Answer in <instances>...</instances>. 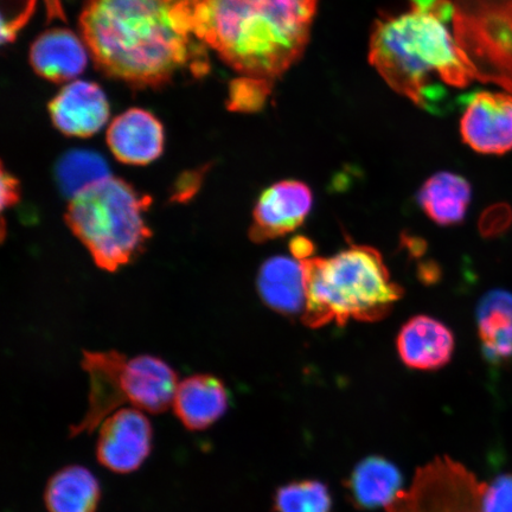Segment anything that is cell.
I'll list each match as a JSON object with an SVG mask.
<instances>
[{
  "instance_id": "obj_23",
  "label": "cell",
  "mask_w": 512,
  "mask_h": 512,
  "mask_svg": "<svg viewBox=\"0 0 512 512\" xmlns=\"http://www.w3.org/2000/svg\"><path fill=\"white\" fill-rule=\"evenodd\" d=\"M111 176L104 157L91 150L68 151L55 168L57 187L69 200Z\"/></svg>"
},
{
  "instance_id": "obj_27",
  "label": "cell",
  "mask_w": 512,
  "mask_h": 512,
  "mask_svg": "<svg viewBox=\"0 0 512 512\" xmlns=\"http://www.w3.org/2000/svg\"><path fill=\"white\" fill-rule=\"evenodd\" d=\"M483 504L484 512H512V475L499 476L486 484Z\"/></svg>"
},
{
  "instance_id": "obj_7",
  "label": "cell",
  "mask_w": 512,
  "mask_h": 512,
  "mask_svg": "<svg viewBox=\"0 0 512 512\" xmlns=\"http://www.w3.org/2000/svg\"><path fill=\"white\" fill-rule=\"evenodd\" d=\"M486 483L450 457L435 458L416 471L386 512H484Z\"/></svg>"
},
{
  "instance_id": "obj_30",
  "label": "cell",
  "mask_w": 512,
  "mask_h": 512,
  "mask_svg": "<svg viewBox=\"0 0 512 512\" xmlns=\"http://www.w3.org/2000/svg\"><path fill=\"white\" fill-rule=\"evenodd\" d=\"M290 251L294 259L304 261L315 256V243L306 236H296L290 242Z\"/></svg>"
},
{
  "instance_id": "obj_16",
  "label": "cell",
  "mask_w": 512,
  "mask_h": 512,
  "mask_svg": "<svg viewBox=\"0 0 512 512\" xmlns=\"http://www.w3.org/2000/svg\"><path fill=\"white\" fill-rule=\"evenodd\" d=\"M229 406L226 386L213 375L197 374L178 383L174 412L187 430L204 431L216 424Z\"/></svg>"
},
{
  "instance_id": "obj_19",
  "label": "cell",
  "mask_w": 512,
  "mask_h": 512,
  "mask_svg": "<svg viewBox=\"0 0 512 512\" xmlns=\"http://www.w3.org/2000/svg\"><path fill=\"white\" fill-rule=\"evenodd\" d=\"M400 470L382 457H368L358 464L347 483L351 502L358 509H386L403 491Z\"/></svg>"
},
{
  "instance_id": "obj_5",
  "label": "cell",
  "mask_w": 512,
  "mask_h": 512,
  "mask_svg": "<svg viewBox=\"0 0 512 512\" xmlns=\"http://www.w3.org/2000/svg\"><path fill=\"white\" fill-rule=\"evenodd\" d=\"M152 197L118 177H108L69 200L66 223L95 265L117 272L144 252L152 230L145 213Z\"/></svg>"
},
{
  "instance_id": "obj_18",
  "label": "cell",
  "mask_w": 512,
  "mask_h": 512,
  "mask_svg": "<svg viewBox=\"0 0 512 512\" xmlns=\"http://www.w3.org/2000/svg\"><path fill=\"white\" fill-rule=\"evenodd\" d=\"M87 60L80 38L67 29L44 32L30 50L32 68L42 78L54 82L76 78L85 70Z\"/></svg>"
},
{
  "instance_id": "obj_25",
  "label": "cell",
  "mask_w": 512,
  "mask_h": 512,
  "mask_svg": "<svg viewBox=\"0 0 512 512\" xmlns=\"http://www.w3.org/2000/svg\"><path fill=\"white\" fill-rule=\"evenodd\" d=\"M271 82L242 78L235 82L230 107L235 111H258L270 93Z\"/></svg>"
},
{
  "instance_id": "obj_32",
  "label": "cell",
  "mask_w": 512,
  "mask_h": 512,
  "mask_svg": "<svg viewBox=\"0 0 512 512\" xmlns=\"http://www.w3.org/2000/svg\"><path fill=\"white\" fill-rule=\"evenodd\" d=\"M44 3H46L47 14H48L49 19H53V18L64 19L61 0H44Z\"/></svg>"
},
{
  "instance_id": "obj_15",
  "label": "cell",
  "mask_w": 512,
  "mask_h": 512,
  "mask_svg": "<svg viewBox=\"0 0 512 512\" xmlns=\"http://www.w3.org/2000/svg\"><path fill=\"white\" fill-rule=\"evenodd\" d=\"M124 375L133 408L160 414L174 403L178 377L162 358L152 355L127 358Z\"/></svg>"
},
{
  "instance_id": "obj_6",
  "label": "cell",
  "mask_w": 512,
  "mask_h": 512,
  "mask_svg": "<svg viewBox=\"0 0 512 512\" xmlns=\"http://www.w3.org/2000/svg\"><path fill=\"white\" fill-rule=\"evenodd\" d=\"M452 27L475 80L512 94V0H454Z\"/></svg>"
},
{
  "instance_id": "obj_26",
  "label": "cell",
  "mask_w": 512,
  "mask_h": 512,
  "mask_svg": "<svg viewBox=\"0 0 512 512\" xmlns=\"http://www.w3.org/2000/svg\"><path fill=\"white\" fill-rule=\"evenodd\" d=\"M512 226V208L508 203H496L479 217L478 228L485 239L499 238Z\"/></svg>"
},
{
  "instance_id": "obj_8",
  "label": "cell",
  "mask_w": 512,
  "mask_h": 512,
  "mask_svg": "<svg viewBox=\"0 0 512 512\" xmlns=\"http://www.w3.org/2000/svg\"><path fill=\"white\" fill-rule=\"evenodd\" d=\"M152 426L138 408H120L100 425L96 458L106 469L126 475L137 471L152 450Z\"/></svg>"
},
{
  "instance_id": "obj_28",
  "label": "cell",
  "mask_w": 512,
  "mask_h": 512,
  "mask_svg": "<svg viewBox=\"0 0 512 512\" xmlns=\"http://www.w3.org/2000/svg\"><path fill=\"white\" fill-rule=\"evenodd\" d=\"M207 172L208 165L204 166L203 169L184 172L172 185L170 201L177 203L190 201L200 191Z\"/></svg>"
},
{
  "instance_id": "obj_9",
  "label": "cell",
  "mask_w": 512,
  "mask_h": 512,
  "mask_svg": "<svg viewBox=\"0 0 512 512\" xmlns=\"http://www.w3.org/2000/svg\"><path fill=\"white\" fill-rule=\"evenodd\" d=\"M127 357L119 351H83L82 368L89 377L88 409L70 427V437L92 433L108 416L130 403L124 369Z\"/></svg>"
},
{
  "instance_id": "obj_3",
  "label": "cell",
  "mask_w": 512,
  "mask_h": 512,
  "mask_svg": "<svg viewBox=\"0 0 512 512\" xmlns=\"http://www.w3.org/2000/svg\"><path fill=\"white\" fill-rule=\"evenodd\" d=\"M453 3L434 0L381 19L370 38L369 60L384 81L415 105L437 111L445 87L475 80L454 36Z\"/></svg>"
},
{
  "instance_id": "obj_14",
  "label": "cell",
  "mask_w": 512,
  "mask_h": 512,
  "mask_svg": "<svg viewBox=\"0 0 512 512\" xmlns=\"http://www.w3.org/2000/svg\"><path fill=\"white\" fill-rule=\"evenodd\" d=\"M396 347L408 368L431 371L444 368L452 360L456 339L439 320L415 316L402 326Z\"/></svg>"
},
{
  "instance_id": "obj_10",
  "label": "cell",
  "mask_w": 512,
  "mask_h": 512,
  "mask_svg": "<svg viewBox=\"0 0 512 512\" xmlns=\"http://www.w3.org/2000/svg\"><path fill=\"white\" fill-rule=\"evenodd\" d=\"M313 206L309 185L287 179L261 192L253 210L249 239L264 243L294 232L303 226Z\"/></svg>"
},
{
  "instance_id": "obj_29",
  "label": "cell",
  "mask_w": 512,
  "mask_h": 512,
  "mask_svg": "<svg viewBox=\"0 0 512 512\" xmlns=\"http://www.w3.org/2000/svg\"><path fill=\"white\" fill-rule=\"evenodd\" d=\"M21 201V182L10 172L2 169V210L15 207Z\"/></svg>"
},
{
  "instance_id": "obj_17",
  "label": "cell",
  "mask_w": 512,
  "mask_h": 512,
  "mask_svg": "<svg viewBox=\"0 0 512 512\" xmlns=\"http://www.w3.org/2000/svg\"><path fill=\"white\" fill-rule=\"evenodd\" d=\"M259 296L270 309L284 316L304 312L306 283L302 262L288 256H272L261 265L256 279Z\"/></svg>"
},
{
  "instance_id": "obj_24",
  "label": "cell",
  "mask_w": 512,
  "mask_h": 512,
  "mask_svg": "<svg viewBox=\"0 0 512 512\" xmlns=\"http://www.w3.org/2000/svg\"><path fill=\"white\" fill-rule=\"evenodd\" d=\"M328 486L319 480H299L281 486L274 497V512H331Z\"/></svg>"
},
{
  "instance_id": "obj_21",
  "label": "cell",
  "mask_w": 512,
  "mask_h": 512,
  "mask_svg": "<svg viewBox=\"0 0 512 512\" xmlns=\"http://www.w3.org/2000/svg\"><path fill=\"white\" fill-rule=\"evenodd\" d=\"M477 326L486 360L512 361V294L497 290L480 300Z\"/></svg>"
},
{
  "instance_id": "obj_11",
  "label": "cell",
  "mask_w": 512,
  "mask_h": 512,
  "mask_svg": "<svg viewBox=\"0 0 512 512\" xmlns=\"http://www.w3.org/2000/svg\"><path fill=\"white\" fill-rule=\"evenodd\" d=\"M465 105L460 134L466 145L482 155L512 151V94L479 92Z\"/></svg>"
},
{
  "instance_id": "obj_13",
  "label": "cell",
  "mask_w": 512,
  "mask_h": 512,
  "mask_svg": "<svg viewBox=\"0 0 512 512\" xmlns=\"http://www.w3.org/2000/svg\"><path fill=\"white\" fill-rule=\"evenodd\" d=\"M165 134L155 115L132 108L115 118L107 131V144L115 158L127 165L155 162L164 151Z\"/></svg>"
},
{
  "instance_id": "obj_20",
  "label": "cell",
  "mask_w": 512,
  "mask_h": 512,
  "mask_svg": "<svg viewBox=\"0 0 512 512\" xmlns=\"http://www.w3.org/2000/svg\"><path fill=\"white\" fill-rule=\"evenodd\" d=\"M471 197V185L464 177L452 172H438L422 185L418 202L433 222L451 227L465 220Z\"/></svg>"
},
{
  "instance_id": "obj_2",
  "label": "cell",
  "mask_w": 512,
  "mask_h": 512,
  "mask_svg": "<svg viewBox=\"0 0 512 512\" xmlns=\"http://www.w3.org/2000/svg\"><path fill=\"white\" fill-rule=\"evenodd\" d=\"M317 0H181L192 34L236 72L273 82L304 53Z\"/></svg>"
},
{
  "instance_id": "obj_22",
  "label": "cell",
  "mask_w": 512,
  "mask_h": 512,
  "mask_svg": "<svg viewBox=\"0 0 512 512\" xmlns=\"http://www.w3.org/2000/svg\"><path fill=\"white\" fill-rule=\"evenodd\" d=\"M100 498L98 479L80 465L63 467L49 479L44 492L48 512H95Z\"/></svg>"
},
{
  "instance_id": "obj_31",
  "label": "cell",
  "mask_w": 512,
  "mask_h": 512,
  "mask_svg": "<svg viewBox=\"0 0 512 512\" xmlns=\"http://www.w3.org/2000/svg\"><path fill=\"white\" fill-rule=\"evenodd\" d=\"M403 247H406L409 252L414 255H421L426 251V243L424 240L413 238V236H407L402 238Z\"/></svg>"
},
{
  "instance_id": "obj_4",
  "label": "cell",
  "mask_w": 512,
  "mask_h": 512,
  "mask_svg": "<svg viewBox=\"0 0 512 512\" xmlns=\"http://www.w3.org/2000/svg\"><path fill=\"white\" fill-rule=\"evenodd\" d=\"M302 262L306 283L304 323L310 328L350 319L379 322L403 296L382 255L368 246H350L331 258Z\"/></svg>"
},
{
  "instance_id": "obj_12",
  "label": "cell",
  "mask_w": 512,
  "mask_h": 512,
  "mask_svg": "<svg viewBox=\"0 0 512 512\" xmlns=\"http://www.w3.org/2000/svg\"><path fill=\"white\" fill-rule=\"evenodd\" d=\"M51 120L68 137L88 138L110 118V105L96 83L76 81L64 87L49 104Z\"/></svg>"
},
{
  "instance_id": "obj_1",
  "label": "cell",
  "mask_w": 512,
  "mask_h": 512,
  "mask_svg": "<svg viewBox=\"0 0 512 512\" xmlns=\"http://www.w3.org/2000/svg\"><path fill=\"white\" fill-rule=\"evenodd\" d=\"M80 27L102 72L133 86H162L184 68L207 69L181 0H87Z\"/></svg>"
}]
</instances>
